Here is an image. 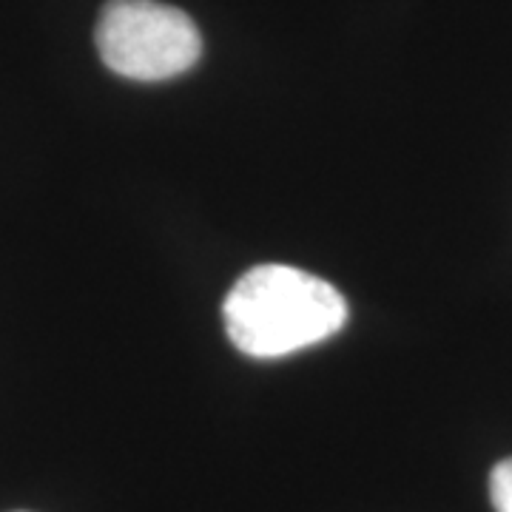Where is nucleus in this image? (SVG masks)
<instances>
[{
  "instance_id": "1",
  "label": "nucleus",
  "mask_w": 512,
  "mask_h": 512,
  "mask_svg": "<svg viewBox=\"0 0 512 512\" xmlns=\"http://www.w3.org/2000/svg\"><path fill=\"white\" fill-rule=\"evenodd\" d=\"M228 339L245 356L282 359L313 348L348 322V302L330 282L291 265H259L225 296Z\"/></svg>"
},
{
  "instance_id": "2",
  "label": "nucleus",
  "mask_w": 512,
  "mask_h": 512,
  "mask_svg": "<svg viewBox=\"0 0 512 512\" xmlns=\"http://www.w3.org/2000/svg\"><path fill=\"white\" fill-rule=\"evenodd\" d=\"M97 52L128 80H171L197 66L200 29L183 9L160 0H109L97 20Z\"/></svg>"
},
{
  "instance_id": "3",
  "label": "nucleus",
  "mask_w": 512,
  "mask_h": 512,
  "mask_svg": "<svg viewBox=\"0 0 512 512\" xmlns=\"http://www.w3.org/2000/svg\"><path fill=\"white\" fill-rule=\"evenodd\" d=\"M490 495L495 512H512V458L498 461L490 476Z\"/></svg>"
}]
</instances>
